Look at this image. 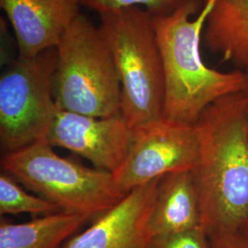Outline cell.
Listing matches in <instances>:
<instances>
[{
	"mask_svg": "<svg viewBox=\"0 0 248 248\" xmlns=\"http://www.w3.org/2000/svg\"><path fill=\"white\" fill-rule=\"evenodd\" d=\"M200 159L192 170L202 228L209 236L248 220V108L242 92L215 100L195 124Z\"/></svg>",
	"mask_w": 248,
	"mask_h": 248,
	"instance_id": "1",
	"label": "cell"
},
{
	"mask_svg": "<svg viewBox=\"0 0 248 248\" xmlns=\"http://www.w3.org/2000/svg\"><path fill=\"white\" fill-rule=\"evenodd\" d=\"M187 2L174 13L154 17L165 77L164 119L194 125L215 100L244 88L242 70L223 73L208 67L201 37L210 6Z\"/></svg>",
	"mask_w": 248,
	"mask_h": 248,
	"instance_id": "2",
	"label": "cell"
},
{
	"mask_svg": "<svg viewBox=\"0 0 248 248\" xmlns=\"http://www.w3.org/2000/svg\"><path fill=\"white\" fill-rule=\"evenodd\" d=\"M98 15L121 81V115L132 129L164 119L165 77L154 17L141 7Z\"/></svg>",
	"mask_w": 248,
	"mask_h": 248,
	"instance_id": "3",
	"label": "cell"
},
{
	"mask_svg": "<svg viewBox=\"0 0 248 248\" xmlns=\"http://www.w3.org/2000/svg\"><path fill=\"white\" fill-rule=\"evenodd\" d=\"M1 169L28 190L94 221L120 203L128 193L113 174L64 158L44 141L2 155Z\"/></svg>",
	"mask_w": 248,
	"mask_h": 248,
	"instance_id": "4",
	"label": "cell"
},
{
	"mask_svg": "<svg viewBox=\"0 0 248 248\" xmlns=\"http://www.w3.org/2000/svg\"><path fill=\"white\" fill-rule=\"evenodd\" d=\"M56 51L53 94L57 106L93 117L121 114V81L99 27L80 14Z\"/></svg>",
	"mask_w": 248,
	"mask_h": 248,
	"instance_id": "5",
	"label": "cell"
},
{
	"mask_svg": "<svg viewBox=\"0 0 248 248\" xmlns=\"http://www.w3.org/2000/svg\"><path fill=\"white\" fill-rule=\"evenodd\" d=\"M56 47L34 56H19L0 76L2 155L44 141L58 106L53 94Z\"/></svg>",
	"mask_w": 248,
	"mask_h": 248,
	"instance_id": "6",
	"label": "cell"
},
{
	"mask_svg": "<svg viewBox=\"0 0 248 248\" xmlns=\"http://www.w3.org/2000/svg\"><path fill=\"white\" fill-rule=\"evenodd\" d=\"M201 143L195 124L162 119L133 128L127 156L113 173L124 192L169 173L193 170Z\"/></svg>",
	"mask_w": 248,
	"mask_h": 248,
	"instance_id": "7",
	"label": "cell"
},
{
	"mask_svg": "<svg viewBox=\"0 0 248 248\" xmlns=\"http://www.w3.org/2000/svg\"><path fill=\"white\" fill-rule=\"evenodd\" d=\"M132 134L133 129L121 114L93 117L58 107L45 141L113 174L127 156Z\"/></svg>",
	"mask_w": 248,
	"mask_h": 248,
	"instance_id": "8",
	"label": "cell"
},
{
	"mask_svg": "<svg viewBox=\"0 0 248 248\" xmlns=\"http://www.w3.org/2000/svg\"><path fill=\"white\" fill-rule=\"evenodd\" d=\"M160 177L133 188L62 248H149L153 237L149 219Z\"/></svg>",
	"mask_w": 248,
	"mask_h": 248,
	"instance_id": "9",
	"label": "cell"
},
{
	"mask_svg": "<svg viewBox=\"0 0 248 248\" xmlns=\"http://www.w3.org/2000/svg\"><path fill=\"white\" fill-rule=\"evenodd\" d=\"M81 6V0H0L23 57L56 47Z\"/></svg>",
	"mask_w": 248,
	"mask_h": 248,
	"instance_id": "10",
	"label": "cell"
},
{
	"mask_svg": "<svg viewBox=\"0 0 248 248\" xmlns=\"http://www.w3.org/2000/svg\"><path fill=\"white\" fill-rule=\"evenodd\" d=\"M198 227H202V214L192 170L160 177L149 219L152 236Z\"/></svg>",
	"mask_w": 248,
	"mask_h": 248,
	"instance_id": "11",
	"label": "cell"
},
{
	"mask_svg": "<svg viewBox=\"0 0 248 248\" xmlns=\"http://www.w3.org/2000/svg\"><path fill=\"white\" fill-rule=\"evenodd\" d=\"M210 9L205 41L222 60L242 70L248 66V0H205Z\"/></svg>",
	"mask_w": 248,
	"mask_h": 248,
	"instance_id": "12",
	"label": "cell"
},
{
	"mask_svg": "<svg viewBox=\"0 0 248 248\" xmlns=\"http://www.w3.org/2000/svg\"><path fill=\"white\" fill-rule=\"evenodd\" d=\"M89 221L85 215L67 212L37 216L19 223L1 217L0 248H62Z\"/></svg>",
	"mask_w": 248,
	"mask_h": 248,
	"instance_id": "13",
	"label": "cell"
},
{
	"mask_svg": "<svg viewBox=\"0 0 248 248\" xmlns=\"http://www.w3.org/2000/svg\"><path fill=\"white\" fill-rule=\"evenodd\" d=\"M62 212L55 204L40 196L28 192L14 177L8 173L0 175V214L18 215L31 214L33 216H45Z\"/></svg>",
	"mask_w": 248,
	"mask_h": 248,
	"instance_id": "14",
	"label": "cell"
},
{
	"mask_svg": "<svg viewBox=\"0 0 248 248\" xmlns=\"http://www.w3.org/2000/svg\"><path fill=\"white\" fill-rule=\"evenodd\" d=\"M192 0H81V5L98 14L129 7H144L153 17L167 16Z\"/></svg>",
	"mask_w": 248,
	"mask_h": 248,
	"instance_id": "15",
	"label": "cell"
},
{
	"mask_svg": "<svg viewBox=\"0 0 248 248\" xmlns=\"http://www.w3.org/2000/svg\"><path fill=\"white\" fill-rule=\"evenodd\" d=\"M149 248H213L210 236L202 228L153 236Z\"/></svg>",
	"mask_w": 248,
	"mask_h": 248,
	"instance_id": "16",
	"label": "cell"
},
{
	"mask_svg": "<svg viewBox=\"0 0 248 248\" xmlns=\"http://www.w3.org/2000/svg\"><path fill=\"white\" fill-rule=\"evenodd\" d=\"M210 240L213 248H248V237L241 231L217 233Z\"/></svg>",
	"mask_w": 248,
	"mask_h": 248,
	"instance_id": "17",
	"label": "cell"
},
{
	"mask_svg": "<svg viewBox=\"0 0 248 248\" xmlns=\"http://www.w3.org/2000/svg\"><path fill=\"white\" fill-rule=\"evenodd\" d=\"M244 74V88L242 89V94L244 96V98L246 99L247 105L248 108V66H247L245 69L242 70Z\"/></svg>",
	"mask_w": 248,
	"mask_h": 248,
	"instance_id": "18",
	"label": "cell"
},
{
	"mask_svg": "<svg viewBox=\"0 0 248 248\" xmlns=\"http://www.w3.org/2000/svg\"><path fill=\"white\" fill-rule=\"evenodd\" d=\"M240 231H241L245 235H247L248 237V220L247 222H245V224L241 227Z\"/></svg>",
	"mask_w": 248,
	"mask_h": 248,
	"instance_id": "19",
	"label": "cell"
}]
</instances>
